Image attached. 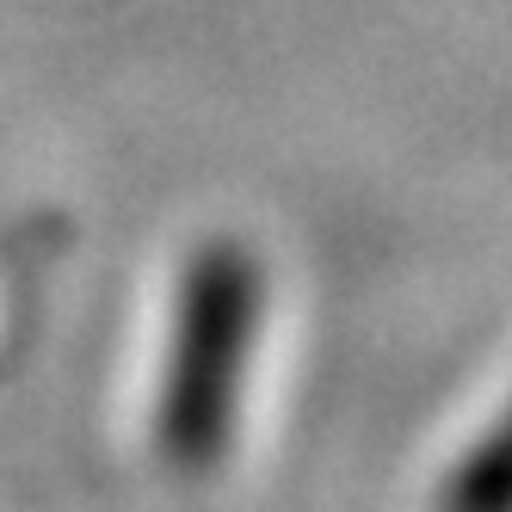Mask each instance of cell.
Wrapping results in <instances>:
<instances>
[{
	"label": "cell",
	"instance_id": "cell-2",
	"mask_svg": "<svg viewBox=\"0 0 512 512\" xmlns=\"http://www.w3.org/2000/svg\"><path fill=\"white\" fill-rule=\"evenodd\" d=\"M438 512H512V408L494 420V432L463 457V469L445 482Z\"/></svg>",
	"mask_w": 512,
	"mask_h": 512
},
{
	"label": "cell",
	"instance_id": "cell-1",
	"mask_svg": "<svg viewBox=\"0 0 512 512\" xmlns=\"http://www.w3.org/2000/svg\"><path fill=\"white\" fill-rule=\"evenodd\" d=\"M260 303H266L260 266L235 241L204 247L186 266L173 346H167V383H161V408H155V445L173 469L204 475L229 451Z\"/></svg>",
	"mask_w": 512,
	"mask_h": 512
}]
</instances>
